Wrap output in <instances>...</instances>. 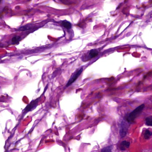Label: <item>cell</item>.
Returning a JSON list of instances; mask_svg holds the SVG:
<instances>
[{"mask_svg":"<svg viewBox=\"0 0 152 152\" xmlns=\"http://www.w3.org/2000/svg\"><path fill=\"white\" fill-rule=\"evenodd\" d=\"M144 107H145V105L143 104L137 107L135 110H133L131 113L129 114L128 118H127V120L129 122L133 121L137 118V116H138L140 114V113L144 109Z\"/></svg>","mask_w":152,"mask_h":152,"instance_id":"6da1fadb","label":"cell"},{"mask_svg":"<svg viewBox=\"0 0 152 152\" xmlns=\"http://www.w3.org/2000/svg\"><path fill=\"white\" fill-rule=\"evenodd\" d=\"M83 70V68H81L80 69L76 71V72L71 76V78H70V79H69V80H68L67 84H66V87H69V86H70L71 84H72V83L78 79V77L80 76L81 74L82 73Z\"/></svg>","mask_w":152,"mask_h":152,"instance_id":"7a4b0ae2","label":"cell"},{"mask_svg":"<svg viewBox=\"0 0 152 152\" xmlns=\"http://www.w3.org/2000/svg\"><path fill=\"white\" fill-rule=\"evenodd\" d=\"M128 126H129L127 123H126V122L124 121H122V122L121 123L119 132H120V136L121 137H124L127 134Z\"/></svg>","mask_w":152,"mask_h":152,"instance_id":"3957f363","label":"cell"},{"mask_svg":"<svg viewBox=\"0 0 152 152\" xmlns=\"http://www.w3.org/2000/svg\"><path fill=\"white\" fill-rule=\"evenodd\" d=\"M130 145V144L129 142L124 140L121 143L120 145V148L121 150H125L126 148H129V147Z\"/></svg>","mask_w":152,"mask_h":152,"instance_id":"277c9868","label":"cell"},{"mask_svg":"<svg viewBox=\"0 0 152 152\" xmlns=\"http://www.w3.org/2000/svg\"><path fill=\"white\" fill-rule=\"evenodd\" d=\"M98 51L96 49L91 50L89 51V55L90 58L96 57V56H97L98 55Z\"/></svg>","mask_w":152,"mask_h":152,"instance_id":"5b68a950","label":"cell"},{"mask_svg":"<svg viewBox=\"0 0 152 152\" xmlns=\"http://www.w3.org/2000/svg\"><path fill=\"white\" fill-rule=\"evenodd\" d=\"M62 25L64 27L67 29H70L72 28V24L66 21V20H64L62 22Z\"/></svg>","mask_w":152,"mask_h":152,"instance_id":"8992f818","label":"cell"},{"mask_svg":"<svg viewBox=\"0 0 152 152\" xmlns=\"http://www.w3.org/2000/svg\"><path fill=\"white\" fill-rule=\"evenodd\" d=\"M32 26L29 25H26L24 26H21L20 28H18V30L19 31H25L27 30H30L32 28Z\"/></svg>","mask_w":152,"mask_h":152,"instance_id":"52a82bcc","label":"cell"},{"mask_svg":"<svg viewBox=\"0 0 152 152\" xmlns=\"http://www.w3.org/2000/svg\"><path fill=\"white\" fill-rule=\"evenodd\" d=\"M152 135V132L148 130H147L145 132V134H144V137L146 139H148Z\"/></svg>","mask_w":152,"mask_h":152,"instance_id":"ba28073f","label":"cell"},{"mask_svg":"<svg viewBox=\"0 0 152 152\" xmlns=\"http://www.w3.org/2000/svg\"><path fill=\"white\" fill-rule=\"evenodd\" d=\"M145 124L148 126H152V117H147L145 119Z\"/></svg>","mask_w":152,"mask_h":152,"instance_id":"9c48e42d","label":"cell"},{"mask_svg":"<svg viewBox=\"0 0 152 152\" xmlns=\"http://www.w3.org/2000/svg\"><path fill=\"white\" fill-rule=\"evenodd\" d=\"M112 149H113V146H109L103 148L101 150V152H112Z\"/></svg>","mask_w":152,"mask_h":152,"instance_id":"30bf717a","label":"cell"},{"mask_svg":"<svg viewBox=\"0 0 152 152\" xmlns=\"http://www.w3.org/2000/svg\"><path fill=\"white\" fill-rule=\"evenodd\" d=\"M21 39V37L18 36H15L12 39V42L13 43H16L18 42Z\"/></svg>","mask_w":152,"mask_h":152,"instance_id":"8fae6325","label":"cell"}]
</instances>
